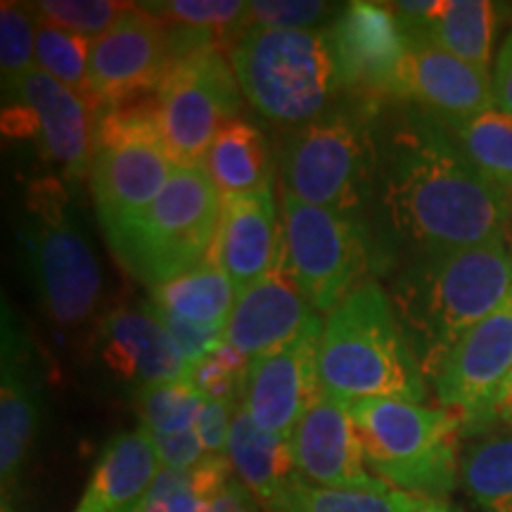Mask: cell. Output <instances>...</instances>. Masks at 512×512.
I'll list each match as a JSON object with an SVG mask.
<instances>
[{
	"label": "cell",
	"instance_id": "cell-4",
	"mask_svg": "<svg viewBox=\"0 0 512 512\" xmlns=\"http://www.w3.org/2000/svg\"><path fill=\"white\" fill-rule=\"evenodd\" d=\"M228 57L249 105L292 131L328 114L344 93L330 29L249 27Z\"/></svg>",
	"mask_w": 512,
	"mask_h": 512
},
{
	"label": "cell",
	"instance_id": "cell-17",
	"mask_svg": "<svg viewBox=\"0 0 512 512\" xmlns=\"http://www.w3.org/2000/svg\"><path fill=\"white\" fill-rule=\"evenodd\" d=\"M171 62L174 48L169 29L138 3L105 36L93 41L88 76L95 110L131 95L155 91Z\"/></svg>",
	"mask_w": 512,
	"mask_h": 512
},
{
	"label": "cell",
	"instance_id": "cell-10",
	"mask_svg": "<svg viewBox=\"0 0 512 512\" xmlns=\"http://www.w3.org/2000/svg\"><path fill=\"white\" fill-rule=\"evenodd\" d=\"M283 228L290 266L304 297L318 313H328L366 285L373 268V245L363 216L313 207L280 188Z\"/></svg>",
	"mask_w": 512,
	"mask_h": 512
},
{
	"label": "cell",
	"instance_id": "cell-18",
	"mask_svg": "<svg viewBox=\"0 0 512 512\" xmlns=\"http://www.w3.org/2000/svg\"><path fill=\"white\" fill-rule=\"evenodd\" d=\"M320 318L294 278L285 242L271 271L238 294L226 325V342L252 361L290 344Z\"/></svg>",
	"mask_w": 512,
	"mask_h": 512
},
{
	"label": "cell",
	"instance_id": "cell-7",
	"mask_svg": "<svg viewBox=\"0 0 512 512\" xmlns=\"http://www.w3.org/2000/svg\"><path fill=\"white\" fill-rule=\"evenodd\" d=\"M375 110L349 98L292 131L280 150V188L313 207L361 216L377 181Z\"/></svg>",
	"mask_w": 512,
	"mask_h": 512
},
{
	"label": "cell",
	"instance_id": "cell-35",
	"mask_svg": "<svg viewBox=\"0 0 512 512\" xmlns=\"http://www.w3.org/2000/svg\"><path fill=\"white\" fill-rule=\"evenodd\" d=\"M38 12L34 3L3 0L0 5V72L3 91L36 67Z\"/></svg>",
	"mask_w": 512,
	"mask_h": 512
},
{
	"label": "cell",
	"instance_id": "cell-12",
	"mask_svg": "<svg viewBox=\"0 0 512 512\" xmlns=\"http://www.w3.org/2000/svg\"><path fill=\"white\" fill-rule=\"evenodd\" d=\"M512 370V299L453 344L430 377L444 411L465 425L489 418L494 399Z\"/></svg>",
	"mask_w": 512,
	"mask_h": 512
},
{
	"label": "cell",
	"instance_id": "cell-2",
	"mask_svg": "<svg viewBox=\"0 0 512 512\" xmlns=\"http://www.w3.org/2000/svg\"><path fill=\"white\" fill-rule=\"evenodd\" d=\"M394 313L430 380L453 344L512 299V256L505 240L418 252L392 287Z\"/></svg>",
	"mask_w": 512,
	"mask_h": 512
},
{
	"label": "cell",
	"instance_id": "cell-30",
	"mask_svg": "<svg viewBox=\"0 0 512 512\" xmlns=\"http://www.w3.org/2000/svg\"><path fill=\"white\" fill-rule=\"evenodd\" d=\"M448 131L470 162L512 195V114L494 105Z\"/></svg>",
	"mask_w": 512,
	"mask_h": 512
},
{
	"label": "cell",
	"instance_id": "cell-20",
	"mask_svg": "<svg viewBox=\"0 0 512 512\" xmlns=\"http://www.w3.org/2000/svg\"><path fill=\"white\" fill-rule=\"evenodd\" d=\"M294 458L304 482L323 489H382L368 472L366 453L349 403L323 394L292 434Z\"/></svg>",
	"mask_w": 512,
	"mask_h": 512
},
{
	"label": "cell",
	"instance_id": "cell-32",
	"mask_svg": "<svg viewBox=\"0 0 512 512\" xmlns=\"http://www.w3.org/2000/svg\"><path fill=\"white\" fill-rule=\"evenodd\" d=\"M91 50L93 41L83 38L72 31L55 27V24L46 22L38 17V31H36V67L62 86L72 88L81 98H86L93 105L95 100L91 93Z\"/></svg>",
	"mask_w": 512,
	"mask_h": 512
},
{
	"label": "cell",
	"instance_id": "cell-41",
	"mask_svg": "<svg viewBox=\"0 0 512 512\" xmlns=\"http://www.w3.org/2000/svg\"><path fill=\"white\" fill-rule=\"evenodd\" d=\"M152 441H155L159 463L164 470H190V467L200 465L204 458H209L195 430L155 437Z\"/></svg>",
	"mask_w": 512,
	"mask_h": 512
},
{
	"label": "cell",
	"instance_id": "cell-45",
	"mask_svg": "<svg viewBox=\"0 0 512 512\" xmlns=\"http://www.w3.org/2000/svg\"><path fill=\"white\" fill-rule=\"evenodd\" d=\"M418 512H460V510L453 508V505L446 503V501H434V498H425Z\"/></svg>",
	"mask_w": 512,
	"mask_h": 512
},
{
	"label": "cell",
	"instance_id": "cell-9",
	"mask_svg": "<svg viewBox=\"0 0 512 512\" xmlns=\"http://www.w3.org/2000/svg\"><path fill=\"white\" fill-rule=\"evenodd\" d=\"M24 211V256L43 313L60 328H79L98 309L102 273L69 211L67 190L55 178H36Z\"/></svg>",
	"mask_w": 512,
	"mask_h": 512
},
{
	"label": "cell",
	"instance_id": "cell-33",
	"mask_svg": "<svg viewBox=\"0 0 512 512\" xmlns=\"http://www.w3.org/2000/svg\"><path fill=\"white\" fill-rule=\"evenodd\" d=\"M136 401L140 427L155 439L195 430L207 396L190 382V377H183L143 389Z\"/></svg>",
	"mask_w": 512,
	"mask_h": 512
},
{
	"label": "cell",
	"instance_id": "cell-44",
	"mask_svg": "<svg viewBox=\"0 0 512 512\" xmlns=\"http://www.w3.org/2000/svg\"><path fill=\"white\" fill-rule=\"evenodd\" d=\"M512 406V370L508 373V377H505V382L501 384V389H498L496 399H494V406H491V413L489 418H494V415L501 411V408H508Z\"/></svg>",
	"mask_w": 512,
	"mask_h": 512
},
{
	"label": "cell",
	"instance_id": "cell-39",
	"mask_svg": "<svg viewBox=\"0 0 512 512\" xmlns=\"http://www.w3.org/2000/svg\"><path fill=\"white\" fill-rule=\"evenodd\" d=\"M155 313L157 318L162 320L164 328L169 330V335L174 337V342L178 344V349H181V354L185 356V361H188L190 368L195 366V363H200L202 358L214 354V351L226 342V330L202 328V325L188 323V320L171 316V313H162V311H155Z\"/></svg>",
	"mask_w": 512,
	"mask_h": 512
},
{
	"label": "cell",
	"instance_id": "cell-29",
	"mask_svg": "<svg viewBox=\"0 0 512 512\" xmlns=\"http://www.w3.org/2000/svg\"><path fill=\"white\" fill-rule=\"evenodd\" d=\"M460 482L482 512H512V437H489L467 446Z\"/></svg>",
	"mask_w": 512,
	"mask_h": 512
},
{
	"label": "cell",
	"instance_id": "cell-37",
	"mask_svg": "<svg viewBox=\"0 0 512 512\" xmlns=\"http://www.w3.org/2000/svg\"><path fill=\"white\" fill-rule=\"evenodd\" d=\"M247 366L249 358L223 342L214 354L195 363L188 377L207 399L242 406V384H245Z\"/></svg>",
	"mask_w": 512,
	"mask_h": 512
},
{
	"label": "cell",
	"instance_id": "cell-22",
	"mask_svg": "<svg viewBox=\"0 0 512 512\" xmlns=\"http://www.w3.org/2000/svg\"><path fill=\"white\" fill-rule=\"evenodd\" d=\"M41 425V392L31 349L8 311L3 313V373H0V479L15 489Z\"/></svg>",
	"mask_w": 512,
	"mask_h": 512
},
{
	"label": "cell",
	"instance_id": "cell-38",
	"mask_svg": "<svg viewBox=\"0 0 512 512\" xmlns=\"http://www.w3.org/2000/svg\"><path fill=\"white\" fill-rule=\"evenodd\" d=\"M330 3L311 0H254L249 3L247 29H316L325 15H330Z\"/></svg>",
	"mask_w": 512,
	"mask_h": 512
},
{
	"label": "cell",
	"instance_id": "cell-5",
	"mask_svg": "<svg viewBox=\"0 0 512 512\" xmlns=\"http://www.w3.org/2000/svg\"><path fill=\"white\" fill-rule=\"evenodd\" d=\"M221 204L204 166H181L155 202L105 230L107 245L133 278L155 290L209 259Z\"/></svg>",
	"mask_w": 512,
	"mask_h": 512
},
{
	"label": "cell",
	"instance_id": "cell-43",
	"mask_svg": "<svg viewBox=\"0 0 512 512\" xmlns=\"http://www.w3.org/2000/svg\"><path fill=\"white\" fill-rule=\"evenodd\" d=\"M494 95L496 105L512 114V31L505 38L501 53L496 60V72H494Z\"/></svg>",
	"mask_w": 512,
	"mask_h": 512
},
{
	"label": "cell",
	"instance_id": "cell-27",
	"mask_svg": "<svg viewBox=\"0 0 512 512\" xmlns=\"http://www.w3.org/2000/svg\"><path fill=\"white\" fill-rule=\"evenodd\" d=\"M496 5L489 0H441L422 27H406L427 36L441 50L489 72L496 36ZM403 27V24H401Z\"/></svg>",
	"mask_w": 512,
	"mask_h": 512
},
{
	"label": "cell",
	"instance_id": "cell-1",
	"mask_svg": "<svg viewBox=\"0 0 512 512\" xmlns=\"http://www.w3.org/2000/svg\"><path fill=\"white\" fill-rule=\"evenodd\" d=\"M377 183L389 223L418 252L475 247L510 233V192L427 112L399 119L377 145Z\"/></svg>",
	"mask_w": 512,
	"mask_h": 512
},
{
	"label": "cell",
	"instance_id": "cell-16",
	"mask_svg": "<svg viewBox=\"0 0 512 512\" xmlns=\"http://www.w3.org/2000/svg\"><path fill=\"white\" fill-rule=\"evenodd\" d=\"M91 349L100 368L136 396L155 384L188 377L190 366L150 306H119L98 320Z\"/></svg>",
	"mask_w": 512,
	"mask_h": 512
},
{
	"label": "cell",
	"instance_id": "cell-34",
	"mask_svg": "<svg viewBox=\"0 0 512 512\" xmlns=\"http://www.w3.org/2000/svg\"><path fill=\"white\" fill-rule=\"evenodd\" d=\"M425 498L394 486L382 489H323L304 484L290 512H418Z\"/></svg>",
	"mask_w": 512,
	"mask_h": 512
},
{
	"label": "cell",
	"instance_id": "cell-26",
	"mask_svg": "<svg viewBox=\"0 0 512 512\" xmlns=\"http://www.w3.org/2000/svg\"><path fill=\"white\" fill-rule=\"evenodd\" d=\"M235 302L238 290L233 280L211 259L150 290V306L155 311L211 330H226Z\"/></svg>",
	"mask_w": 512,
	"mask_h": 512
},
{
	"label": "cell",
	"instance_id": "cell-40",
	"mask_svg": "<svg viewBox=\"0 0 512 512\" xmlns=\"http://www.w3.org/2000/svg\"><path fill=\"white\" fill-rule=\"evenodd\" d=\"M238 408L240 406H233V403H223L214 399L204 401L195 432L197 437H200L209 458L226 456L230 427H233V418L235 413H238Z\"/></svg>",
	"mask_w": 512,
	"mask_h": 512
},
{
	"label": "cell",
	"instance_id": "cell-14",
	"mask_svg": "<svg viewBox=\"0 0 512 512\" xmlns=\"http://www.w3.org/2000/svg\"><path fill=\"white\" fill-rule=\"evenodd\" d=\"M323 318L273 354L252 358L242 384V408L261 430L292 439L299 420L323 396L318 344Z\"/></svg>",
	"mask_w": 512,
	"mask_h": 512
},
{
	"label": "cell",
	"instance_id": "cell-21",
	"mask_svg": "<svg viewBox=\"0 0 512 512\" xmlns=\"http://www.w3.org/2000/svg\"><path fill=\"white\" fill-rule=\"evenodd\" d=\"M283 249L285 228L275 211L273 188L223 200L209 259L233 280L238 294L264 278Z\"/></svg>",
	"mask_w": 512,
	"mask_h": 512
},
{
	"label": "cell",
	"instance_id": "cell-46",
	"mask_svg": "<svg viewBox=\"0 0 512 512\" xmlns=\"http://www.w3.org/2000/svg\"><path fill=\"white\" fill-rule=\"evenodd\" d=\"M494 418H498V420H503L505 425H510L512 427V406H508V408H501V411H498Z\"/></svg>",
	"mask_w": 512,
	"mask_h": 512
},
{
	"label": "cell",
	"instance_id": "cell-11",
	"mask_svg": "<svg viewBox=\"0 0 512 512\" xmlns=\"http://www.w3.org/2000/svg\"><path fill=\"white\" fill-rule=\"evenodd\" d=\"M240 83L223 48L171 62L157 86L159 128L178 166H202L211 143L240 110Z\"/></svg>",
	"mask_w": 512,
	"mask_h": 512
},
{
	"label": "cell",
	"instance_id": "cell-8",
	"mask_svg": "<svg viewBox=\"0 0 512 512\" xmlns=\"http://www.w3.org/2000/svg\"><path fill=\"white\" fill-rule=\"evenodd\" d=\"M181 169L166 150L155 91L95 110L91 183L102 230L124 223L166 188Z\"/></svg>",
	"mask_w": 512,
	"mask_h": 512
},
{
	"label": "cell",
	"instance_id": "cell-48",
	"mask_svg": "<svg viewBox=\"0 0 512 512\" xmlns=\"http://www.w3.org/2000/svg\"><path fill=\"white\" fill-rule=\"evenodd\" d=\"M3 512H12V510L8 508V503H5V505H3Z\"/></svg>",
	"mask_w": 512,
	"mask_h": 512
},
{
	"label": "cell",
	"instance_id": "cell-31",
	"mask_svg": "<svg viewBox=\"0 0 512 512\" xmlns=\"http://www.w3.org/2000/svg\"><path fill=\"white\" fill-rule=\"evenodd\" d=\"M140 8L164 24L211 36L221 46H233L235 38L247 29L249 15V3L242 0H157L140 3Z\"/></svg>",
	"mask_w": 512,
	"mask_h": 512
},
{
	"label": "cell",
	"instance_id": "cell-13",
	"mask_svg": "<svg viewBox=\"0 0 512 512\" xmlns=\"http://www.w3.org/2000/svg\"><path fill=\"white\" fill-rule=\"evenodd\" d=\"M344 93L377 107L399 100V69L406 55V31L392 5L349 3L330 24Z\"/></svg>",
	"mask_w": 512,
	"mask_h": 512
},
{
	"label": "cell",
	"instance_id": "cell-36",
	"mask_svg": "<svg viewBox=\"0 0 512 512\" xmlns=\"http://www.w3.org/2000/svg\"><path fill=\"white\" fill-rule=\"evenodd\" d=\"M34 8L38 17L55 24V27L95 41L136 8V3H121V0H41V3H34Z\"/></svg>",
	"mask_w": 512,
	"mask_h": 512
},
{
	"label": "cell",
	"instance_id": "cell-15",
	"mask_svg": "<svg viewBox=\"0 0 512 512\" xmlns=\"http://www.w3.org/2000/svg\"><path fill=\"white\" fill-rule=\"evenodd\" d=\"M406 31V55L399 69V100L456 128L496 105L494 79L456 55L441 50L418 31Z\"/></svg>",
	"mask_w": 512,
	"mask_h": 512
},
{
	"label": "cell",
	"instance_id": "cell-47",
	"mask_svg": "<svg viewBox=\"0 0 512 512\" xmlns=\"http://www.w3.org/2000/svg\"><path fill=\"white\" fill-rule=\"evenodd\" d=\"M508 245H510V256H512V223H510V233H508Z\"/></svg>",
	"mask_w": 512,
	"mask_h": 512
},
{
	"label": "cell",
	"instance_id": "cell-3",
	"mask_svg": "<svg viewBox=\"0 0 512 512\" xmlns=\"http://www.w3.org/2000/svg\"><path fill=\"white\" fill-rule=\"evenodd\" d=\"M318 377L323 394L347 403H425L427 380L403 335L392 299L377 280L358 287L323 318Z\"/></svg>",
	"mask_w": 512,
	"mask_h": 512
},
{
	"label": "cell",
	"instance_id": "cell-24",
	"mask_svg": "<svg viewBox=\"0 0 512 512\" xmlns=\"http://www.w3.org/2000/svg\"><path fill=\"white\" fill-rule=\"evenodd\" d=\"M159 472L155 441L143 427L114 434L100 451L74 512H136Z\"/></svg>",
	"mask_w": 512,
	"mask_h": 512
},
{
	"label": "cell",
	"instance_id": "cell-42",
	"mask_svg": "<svg viewBox=\"0 0 512 512\" xmlns=\"http://www.w3.org/2000/svg\"><path fill=\"white\" fill-rule=\"evenodd\" d=\"M261 503L252 496V491L247 489L245 484L240 482L238 477L223 486L221 494L216 496L214 505H211V512H261Z\"/></svg>",
	"mask_w": 512,
	"mask_h": 512
},
{
	"label": "cell",
	"instance_id": "cell-23",
	"mask_svg": "<svg viewBox=\"0 0 512 512\" xmlns=\"http://www.w3.org/2000/svg\"><path fill=\"white\" fill-rule=\"evenodd\" d=\"M226 456L233 475L252 491V496L268 512H290L299 489L306 484L294 458L292 439L261 430L238 408L230 427Z\"/></svg>",
	"mask_w": 512,
	"mask_h": 512
},
{
	"label": "cell",
	"instance_id": "cell-19",
	"mask_svg": "<svg viewBox=\"0 0 512 512\" xmlns=\"http://www.w3.org/2000/svg\"><path fill=\"white\" fill-rule=\"evenodd\" d=\"M5 100L24 105L36 121L43 157L57 164L67 181L81 183L91 174L95 110L86 98L34 67L8 88Z\"/></svg>",
	"mask_w": 512,
	"mask_h": 512
},
{
	"label": "cell",
	"instance_id": "cell-25",
	"mask_svg": "<svg viewBox=\"0 0 512 512\" xmlns=\"http://www.w3.org/2000/svg\"><path fill=\"white\" fill-rule=\"evenodd\" d=\"M202 166L221 200L271 188L273 166L268 140L245 119H233L221 128Z\"/></svg>",
	"mask_w": 512,
	"mask_h": 512
},
{
	"label": "cell",
	"instance_id": "cell-28",
	"mask_svg": "<svg viewBox=\"0 0 512 512\" xmlns=\"http://www.w3.org/2000/svg\"><path fill=\"white\" fill-rule=\"evenodd\" d=\"M233 479L228 456L204 458L190 470L159 472L136 512H211L216 496Z\"/></svg>",
	"mask_w": 512,
	"mask_h": 512
},
{
	"label": "cell",
	"instance_id": "cell-6",
	"mask_svg": "<svg viewBox=\"0 0 512 512\" xmlns=\"http://www.w3.org/2000/svg\"><path fill=\"white\" fill-rule=\"evenodd\" d=\"M366 463L380 482L444 501L460 477L458 444L465 420L444 408L401 399L349 403Z\"/></svg>",
	"mask_w": 512,
	"mask_h": 512
}]
</instances>
